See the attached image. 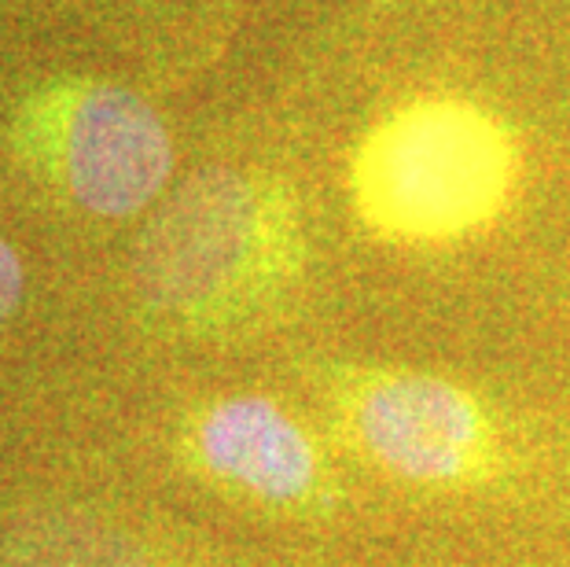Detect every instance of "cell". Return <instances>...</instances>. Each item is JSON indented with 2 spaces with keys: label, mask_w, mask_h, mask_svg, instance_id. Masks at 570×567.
I'll list each match as a JSON object with an SVG mask.
<instances>
[{
  "label": "cell",
  "mask_w": 570,
  "mask_h": 567,
  "mask_svg": "<svg viewBox=\"0 0 570 567\" xmlns=\"http://www.w3.org/2000/svg\"><path fill=\"white\" fill-rule=\"evenodd\" d=\"M523 148L490 107L428 96L380 118L350 159L361 225L391 244H456L512 207Z\"/></svg>",
  "instance_id": "cell-1"
},
{
  "label": "cell",
  "mask_w": 570,
  "mask_h": 567,
  "mask_svg": "<svg viewBox=\"0 0 570 567\" xmlns=\"http://www.w3.org/2000/svg\"><path fill=\"white\" fill-rule=\"evenodd\" d=\"M306 265V225L284 180L203 170L155 214L137 255L140 299L185 324L244 317Z\"/></svg>",
  "instance_id": "cell-2"
},
{
  "label": "cell",
  "mask_w": 570,
  "mask_h": 567,
  "mask_svg": "<svg viewBox=\"0 0 570 567\" xmlns=\"http://www.w3.org/2000/svg\"><path fill=\"white\" fill-rule=\"evenodd\" d=\"M343 436L372 468L423 490L482 487L504 472L501 424L464 383L416 369L332 377Z\"/></svg>",
  "instance_id": "cell-3"
},
{
  "label": "cell",
  "mask_w": 570,
  "mask_h": 567,
  "mask_svg": "<svg viewBox=\"0 0 570 567\" xmlns=\"http://www.w3.org/2000/svg\"><path fill=\"white\" fill-rule=\"evenodd\" d=\"M59 151L70 196L104 218L148 207L174 170L163 118L137 92L118 86H89L70 96Z\"/></svg>",
  "instance_id": "cell-4"
},
{
  "label": "cell",
  "mask_w": 570,
  "mask_h": 567,
  "mask_svg": "<svg viewBox=\"0 0 570 567\" xmlns=\"http://www.w3.org/2000/svg\"><path fill=\"white\" fill-rule=\"evenodd\" d=\"M196 450L206 472L265 505H332L335 487L321 446L262 394H236L199 420Z\"/></svg>",
  "instance_id": "cell-5"
},
{
  "label": "cell",
  "mask_w": 570,
  "mask_h": 567,
  "mask_svg": "<svg viewBox=\"0 0 570 567\" xmlns=\"http://www.w3.org/2000/svg\"><path fill=\"white\" fill-rule=\"evenodd\" d=\"M11 567H148L126 538L89 524H48L11 541Z\"/></svg>",
  "instance_id": "cell-6"
},
{
  "label": "cell",
  "mask_w": 570,
  "mask_h": 567,
  "mask_svg": "<svg viewBox=\"0 0 570 567\" xmlns=\"http://www.w3.org/2000/svg\"><path fill=\"white\" fill-rule=\"evenodd\" d=\"M19 295H22V270H19V258L4 239H0V321L8 317L11 310L19 306Z\"/></svg>",
  "instance_id": "cell-7"
}]
</instances>
